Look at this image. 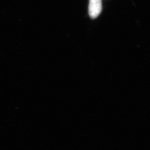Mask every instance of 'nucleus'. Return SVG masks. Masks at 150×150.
Returning <instances> with one entry per match:
<instances>
[{"label": "nucleus", "mask_w": 150, "mask_h": 150, "mask_svg": "<svg viewBox=\"0 0 150 150\" xmlns=\"http://www.w3.org/2000/svg\"><path fill=\"white\" fill-rule=\"evenodd\" d=\"M102 9L101 0H90L89 5V15L95 19L100 15Z\"/></svg>", "instance_id": "obj_1"}]
</instances>
